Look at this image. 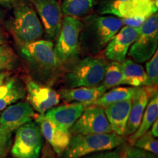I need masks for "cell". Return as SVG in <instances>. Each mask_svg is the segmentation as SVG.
I'll return each mask as SVG.
<instances>
[{"label":"cell","instance_id":"e575fe53","mask_svg":"<svg viewBox=\"0 0 158 158\" xmlns=\"http://www.w3.org/2000/svg\"><path fill=\"white\" fill-rule=\"evenodd\" d=\"M5 43V37L4 35L3 31H2V29H0V45H3Z\"/></svg>","mask_w":158,"mask_h":158},{"label":"cell","instance_id":"ba28073f","mask_svg":"<svg viewBox=\"0 0 158 158\" xmlns=\"http://www.w3.org/2000/svg\"><path fill=\"white\" fill-rule=\"evenodd\" d=\"M43 145V136L38 124L29 122L16 130L10 147L13 158H39Z\"/></svg>","mask_w":158,"mask_h":158},{"label":"cell","instance_id":"44dd1931","mask_svg":"<svg viewBox=\"0 0 158 158\" xmlns=\"http://www.w3.org/2000/svg\"><path fill=\"white\" fill-rule=\"evenodd\" d=\"M122 71V84L133 87L147 86V76L143 66L131 59H124L121 62Z\"/></svg>","mask_w":158,"mask_h":158},{"label":"cell","instance_id":"1f68e13d","mask_svg":"<svg viewBox=\"0 0 158 158\" xmlns=\"http://www.w3.org/2000/svg\"><path fill=\"white\" fill-rule=\"evenodd\" d=\"M148 18L149 17L144 16V15H140V16L122 18L121 19L123 24L125 26L133 27V28H139V27L147 21Z\"/></svg>","mask_w":158,"mask_h":158},{"label":"cell","instance_id":"d6a6232c","mask_svg":"<svg viewBox=\"0 0 158 158\" xmlns=\"http://www.w3.org/2000/svg\"><path fill=\"white\" fill-rule=\"evenodd\" d=\"M152 130H151V133L152 134L154 137L157 138L158 137V121L157 119L154 122L152 125Z\"/></svg>","mask_w":158,"mask_h":158},{"label":"cell","instance_id":"52a82bcc","mask_svg":"<svg viewBox=\"0 0 158 158\" xmlns=\"http://www.w3.org/2000/svg\"><path fill=\"white\" fill-rule=\"evenodd\" d=\"M158 45L157 13L148 18L138 28L135 42L128 51V55L137 63L147 62L157 51Z\"/></svg>","mask_w":158,"mask_h":158},{"label":"cell","instance_id":"4fadbf2b","mask_svg":"<svg viewBox=\"0 0 158 158\" xmlns=\"http://www.w3.org/2000/svg\"><path fill=\"white\" fill-rule=\"evenodd\" d=\"M156 93H157V86L135 87V92L131 98V108L124 136H130L136 131L141 124L149 98Z\"/></svg>","mask_w":158,"mask_h":158},{"label":"cell","instance_id":"4316f807","mask_svg":"<svg viewBox=\"0 0 158 158\" xmlns=\"http://www.w3.org/2000/svg\"><path fill=\"white\" fill-rule=\"evenodd\" d=\"M133 146L155 154L156 155H157L158 154V141L152 134L151 131L149 130L139 138H138Z\"/></svg>","mask_w":158,"mask_h":158},{"label":"cell","instance_id":"ac0fdd59","mask_svg":"<svg viewBox=\"0 0 158 158\" xmlns=\"http://www.w3.org/2000/svg\"><path fill=\"white\" fill-rule=\"evenodd\" d=\"M131 104V100H125L104 107V112L111 127L112 132L120 136H124Z\"/></svg>","mask_w":158,"mask_h":158},{"label":"cell","instance_id":"2e32d148","mask_svg":"<svg viewBox=\"0 0 158 158\" xmlns=\"http://www.w3.org/2000/svg\"><path fill=\"white\" fill-rule=\"evenodd\" d=\"M86 106L79 102H69L48 110L44 116L65 131L70 132L71 127L81 115Z\"/></svg>","mask_w":158,"mask_h":158},{"label":"cell","instance_id":"ab89813d","mask_svg":"<svg viewBox=\"0 0 158 158\" xmlns=\"http://www.w3.org/2000/svg\"><path fill=\"white\" fill-rule=\"evenodd\" d=\"M1 16H2V14H1V11H0V19H1Z\"/></svg>","mask_w":158,"mask_h":158},{"label":"cell","instance_id":"7a4b0ae2","mask_svg":"<svg viewBox=\"0 0 158 158\" xmlns=\"http://www.w3.org/2000/svg\"><path fill=\"white\" fill-rule=\"evenodd\" d=\"M20 51L23 58L43 81L51 79L62 66L54 52V43L51 40H38L21 45Z\"/></svg>","mask_w":158,"mask_h":158},{"label":"cell","instance_id":"9a60e30c","mask_svg":"<svg viewBox=\"0 0 158 158\" xmlns=\"http://www.w3.org/2000/svg\"><path fill=\"white\" fill-rule=\"evenodd\" d=\"M35 122L38 124L41 133L45 139L51 144L57 156L61 157L70 143V132L65 131L50 119L47 118L44 114L35 115Z\"/></svg>","mask_w":158,"mask_h":158},{"label":"cell","instance_id":"d6986e66","mask_svg":"<svg viewBox=\"0 0 158 158\" xmlns=\"http://www.w3.org/2000/svg\"><path fill=\"white\" fill-rule=\"evenodd\" d=\"M107 91L103 85L94 86H81L63 89L59 96L64 102H79L85 103L86 107L100 98Z\"/></svg>","mask_w":158,"mask_h":158},{"label":"cell","instance_id":"836d02e7","mask_svg":"<svg viewBox=\"0 0 158 158\" xmlns=\"http://www.w3.org/2000/svg\"><path fill=\"white\" fill-rule=\"evenodd\" d=\"M10 76L9 73L3 71V72H0V85L2 84L4 81Z\"/></svg>","mask_w":158,"mask_h":158},{"label":"cell","instance_id":"b9f144b4","mask_svg":"<svg viewBox=\"0 0 158 158\" xmlns=\"http://www.w3.org/2000/svg\"><path fill=\"white\" fill-rule=\"evenodd\" d=\"M154 1H157V0H154Z\"/></svg>","mask_w":158,"mask_h":158},{"label":"cell","instance_id":"5bb4252c","mask_svg":"<svg viewBox=\"0 0 158 158\" xmlns=\"http://www.w3.org/2000/svg\"><path fill=\"white\" fill-rule=\"evenodd\" d=\"M138 34V28L125 26L120 29L105 48L104 54L106 59L118 62H123Z\"/></svg>","mask_w":158,"mask_h":158},{"label":"cell","instance_id":"3957f363","mask_svg":"<svg viewBox=\"0 0 158 158\" xmlns=\"http://www.w3.org/2000/svg\"><path fill=\"white\" fill-rule=\"evenodd\" d=\"M124 142V138L114 132L110 133L71 135L70 143L62 158H79L99 152L109 151Z\"/></svg>","mask_w":158,"mask_h":158},{"label":"cell","instance_id":"60d3db41","mask_svg":"<svg viewBox=\"0 0 158 158\" xmlns=\"http://www.w3.org/2000/svg\"><path fill=\"white\" fill-rule=\"evenodd\" d=\"M42 158H46V157H44V156H43V157Z\"/></svg>","mask_w":158,"mask_h":158},{"label":"cell","instance_id":"9c48e42d","mask_svg":"<svg viewBox=\"0 0 158 158\" xmlns=\"http://www.w3.org/2000/svg\"><path fill=\"white\" fill-rule=\"evenodd\" d=\"M112 133L104 108L89 106L85 109L70 129L71 135Z\"/></svg>","mask_w":158,"mask_h":158},{"label":"cell","instance_id":"5b68a950","mask_svg":"<svg viewBox=\"0 0 158 158\" xmlns=\"http://www.w3.org/2000/svg\"><path fill=\"white\" fill-rule=\"evenodd\" d=\"M82 21L76 18L65 16L54 46L56 56L62 64L75 62L81 53L79 36Z\"/></svg>","mask_w":158,"mask_h":158},{"label":"cell","instance_id":"484cf974","mask_svg":"<svg viewBox=\"0 0 158 158\" xmlns=\"http://www.w3.org/2000/svg\"><path fill=\"white\" fill-rule=\"evenodd\" d=\"M18 63V57L8 45H0V72L15 68Z\"/></svg>","mask_w":158,"mask_h":158},{"label":"cell","instance_id":"d590c367","mask_svg":"<svg viewBox=\"0 0 158 158\" xmlns=\"http://www.w3.org/2000/svg\"><path fill=\"white\" fill-rule=\"evenodd\" d=\"M121 158H127V154H126V149L122 150L121 154Z\"/></svg>","mask_w":158,"mask_h":158},{"label":"cell","instance_id":"603a6c76","mask_svg":"<svg viewBox=\"0 0 158 158\" xmlns=\"http://www.w3.org/2000/svg\"><path fill=\"white\" fill-rule=\"evenodd\" d=\"M100 0H63L62 11L65 16L85 17L91 13Z\"/></svg>","mask_w":158,"mask_h":158},{"label":"cell","instance_id":"74e56055","mask_svg":"<svg viewBox=\"0 0 158 158\" xmlns=\"http://www.w3.org/2000/svg\"><path fill=\"white\" fill-rule=\"evenodd\" d=\"M6 0H0V3H5Z\"/></svg>","mask_w":158,"mask_h":158},{"label":"cell","instance_id":"8fae6325","mask_svg":"<svg viewBox=\"0 0 158 158\" xmlns=\"http://www.w3.org/2000/svg\"><path fill=\"white\" fill-rule=\"evenodd\" d=\"M27 98L34 110L45 114L51 108L59 103L60 96L50 86H45L29 79L26 83Z\"/></svg>","mask_w":158,"mask_h":158},{"label":"cell","instance_id":"ffe728a7","mask_svg":"<svg viewBox=\"0 0 158 158\" xmlns=\"http://www.w3.org/2000/svg\"><path fill=\"white\" fill-rule=\"evenodd\" d=\"M26 94L27 91L22 82L15 77H8L0 85V111L24 98Z\"/></svg>","mask_w":158,"mask_h":158},{"label":"cell","instance_id":"7c38bea8","mask_svg":"<svg viewBox=\"0 0 158 158\" xmlns=\"http://www.w3.org/2000/svg\"><path fill=\"white\" fill-rule=\"evenodd\" d=\"M36 114L27 102L13 103L3 110L0 116V127L5 133L12 134L23 124L31 122Z\"/></svg>","mask_w":158,"mask_h":158},{"label":"cell","instance_id":"f35d334b","mask_svg":"<svg viewBox=\"0 0 158 158\" xmlns=\"http://www.w3.org/2000/svg\"><path fill=\"white\" fill-rule=\"evenodd\" d=\"M2 132H3V130H2V128H1V127H0V133H2ZM4 132H5V131H4Z\"/></svg>","mask_w":158,"mask_h":158},{"label":"cell","instance_id":"f546056e","mask_svg":"<svg viewBox=\"0 0 158 158\" xmlns=\"http://www.w3.org/2000/svg\"><path fill=\"white\" fill-rule=\"evenodd\" d=\"M11 135L4 131L0 133V158H7L11 147Z\"/></svg>","mask_w":158,"mask_h":158},{"label":"cell","instance_id":"277c9868","mask_svg":"<svg viewBox=\"0 0 158 158\" xmlns=\"http://www.w3.org/2000/svg\"><path fill=\"white\" fill-rule=\"evenodd\" d=\"M108 63L102 57H85L65 75L67 86L70 88H76L100 85L103 80Z\"/></svg>","mask_w":158,"mask_h":158},{"label":"cell","instance_id":"e0dca14e","mask_svg":"<svg viewBox=\"0 0 158 158\" xmlns=\"http://www.w3.org/2000/svg\"><path fill=\"white\" fill-rule=\"evenodd\" d=\"M157 13V1L154 0H123L116 6L110 15L120 19L133 16L150 17Z\"/></svg>","mask_w":158,"mask_h":158},{"label":"cell","instance_id":"4dcf8cb0","mask_svg":"<svg viewBox=\"0 0 158 158\" xmlns=\"http://www.w3.org/2000/svg\"><path fill=\"white\" fill-rule=\"evenodd\" d=\"M122 150L116 149V150H109V151L99 152L85 155L84 157L79 158H121Z\"/></svg>","mask_w":158,"mask_h":158},{"label":"cell","instance_id":"8992f818","mask_svg":"<svg viewBox=\"0 0 158 158\" xmlns=\"http://www.w3.org/2000/svg\"><path fill=\"white\" fill-rule=\"evenodd\" d=\"M10 29L19 46L38 40L43 35L42 23L36 12L27 5L15 7Z\"/></svg>","mask_w":158,"mask_h":158},{"label":"cell","instance_id":"7402d4cb","mask_svg":"<svg viewBox=\"0 0 158 158\" xmlns=\"http://www.w3.org/2000/svg\"><path fill=\"white\" fill-rule=\"evenodd\" d=\"M158 116V96L157 93L154 94L148 102L147 108L142 117L141 124L135 133L130 135L128 141L133 146L136 140L145 134L152 127L154 122L157 119Z\"/></svg>","mask_w":158,"mask_h":158},{"label":"cell","instance_id":"d4e9b609","mask_svg":"<svg viewBox=\"0 0 158 158\" xmlns=\"http://www.w3.org/2000/svg\"><path fill=\"white\" fill-rule=\"evenodd\" d=\"M122 80L123 77L121 62L111 61L108 63L102 85H103L106 89H110L122 85Z\"/></svg>","mask_w":158,"mask_h":158},{"label":"cell","instance_id":"6da1fadb","mask_svg":"<svg viewBox=\"0 0 158 158\" xmlns=\"http://www.w3.org/2000/svg\"><path fill=\"white\" fill-rule=\"evenodd\" d=\"M122 25V19L114 15H92L86 17L79 36L80 50L86 54H98L106 48Z\"/></svg>","mask_w":158,"mask_h":158},{"label":"cell","instance_id":"8d00e7d4","mask_svg":"<svg viewBox=\"0 0 158 158\" xmlns=\"http://www.w3.org/2000/svg\"><path fill=\"white\" fill-rule=\"evenodd\" d=\"M18 1V0H6L5 3H10V2H13Z\"/></svg>","mask_w":158,"mask_h":158},{"label":"cell","instance_id":"30bf717a","mask_svg":"<svg viewBox=\"0 0 158 158\" xmlns=\"http://www.w3.org/2000/svg\"><path fill=\"white\" fill-rule=\"evenodd\" d=\"M43 31L51 41L58 37L62 23V11L57 0H32Z\"/></svg>","mask_w":158,"mask_h":158},{"label":"cell","instance_id":"f1b7e54d","mask_svg":"<svg viewBox=\"0 0 158 158\" xmlns=\"http://www.w3.org/2000/svg\"><path fill=\"white\" fill-rule=\"evenodd\" d=\"M127 158H157V155L155 154L135 147L133 146L126 149Z\"/></svg>","mask_w":158,"mask_h":158},{"label":"cell","instance_id":"cb8c5ba5","mask_svg":"<svg viewBox=\"0 0 158 158\" xmlns=\"http://www.w3.org/2000/svg\"><path fill=\"white\" fill-rule=\"evenodd\" d=\"M135 90V87H133V86L132 87L119 86V87L112 88V89L108 91V92H105L100 98L92 102L89 106H100V107L104 108L114 102L125 100H131Z\"/></svg>","mask_w":158,"mask_h":158},{"label":"cell","instance_id":"83f0119b","mask_svg":"<svg viewBox=\"0 0 158 158\" xmlns=\"http://www.w3.org/2000/svg\"><path fill=\"white\" fill-rule=\"evenodd\" d=\"M147 83V86H157L158 81V54L156 51L152 57L146 63Z\"/></svg>","mask_w":158,"mask_h":158}]
</instances>
